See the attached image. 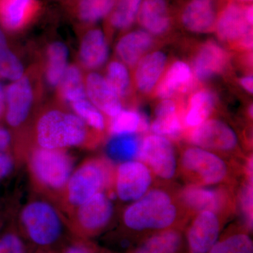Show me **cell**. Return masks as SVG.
<instances>
[{"label":"cell","instance_id":"6da1fadb","mask_svg":"<svg viewBox=\"0 0 253 253\" xmlns=\"http://www.w3.org/2000/svg\"><path fill=\"white\" fill-rule=\"evenodd\" d=\"M19 231L36 251L59 250L73 235L59 206L44 196L24 205L20 212Z\"/></svg>","mask_w":253,"mask_h":253},{"label":"cell","instance_id":"7a4b0ae2","mask_svg":"<svg viewBox=\"0 0 253 253\" xmlns=\"http://www.w3.org/2000/svg\"><path fill=\"white\" fill-rule=\"evenodd\" d=\"M90 128L74 113L58 108L42 112L33 131V146L46 149L68 150L87 144Z\"/></svg>","mask_w":253,"mask_h":253},{"label":"cell","instance_id":"3957f363","mask_svg":"<svg viewBox=\"0 0 253 253\" xmlns=\"http://www.w3.org/2000/svg\"><path fill=\"white\" fill-rule=\"evenodd\" d=\"M26 160L33 185L41 195L58 204L74 169V158L68 150L33 146Z\"/></svg>","mask_w":253,"mask_h":253},{"label":"cell","instance_id":"277c9868","mask_svg":"<svg viewBox=\"0 0 253 253\" xmlns=\"http://www.w3.org/2000/svg\"><path fill=\"white\" fill-rule=\"evenodd\" d=\"M114 169L108 160L89 158L74 168L58 206L66 214L113 186ZM67 216V215H66Z\"/></svg>","mask_w":253,"mask_h":253},{"label":"cell","instance_id":"5b68a950","mask_svg":"<svg viewBox=\"0 0 253 253\" xmlns=\"http://www.w3.org/2000/svg\"><path fill=\"white\" fill-rule=\"evenodd\" d=\"M178 217V209L169 194L161 189L146 193L125 210V226L134 232H158L171 229Z\"/></svg>","mask_w":253,"mask_h":253},{"label":"cell","instance_id":"8992f818","mask_svg":"<svg viewBox=\"0 0 253 253\" xmlns=\"http://www.w3.org/2000/svg\"><path fill=\"white\" fill-rule=\"evenodd\" d=\"M114 212L111 198L106 193L100 192L73 210L66 219L73 236L89 240L109 226Z\"/></svg>","mask_w":253,"mask_h":253},{"label":"cell","instance_id":"52a82bcc","mask_svg":"<svg viewBox=\"0 0 253 253\" xmlns=\"http://www.w3.org/2000/svg\"><path fill=\"white\" fill-rule=\"evenodd\" d=\"M181 166L187 175L202 185L220 184L229 176V166L222 158L197 146L184 150Z\"/></svg>","mask_w":253,"mask_h":253},{"label":"cell","instance_id":"ba28073f","mask_svg":"<svg viewBox=\"0 0 253 253\" xmlns=\"http://www.w3.org/2000/svg\"><path fill=\"white\" fill-rule=\"evenodd\" d=\"M138 159L165 180L172 179L177 169L174 146L168 138L152 134L141 141Z\"/></svg>","mask_w":253,"mask_h":253},{"label":"cell","instance_id":"9c48e42d","mask_svg":"<svg viewBox=\"0 0 253 253\" xmlns=\"http://www.w3.org/2000/svg\"><path fill=\"white\" fill-rule=\"evenodd\" d=\"M152 183V174L141 161L120 163L113 174L115 194L123 202H134L149 191Z\"/></svg>","mask_w":253,"mask_h":253},{"label":"cell","instance_id":"30bf717a","mask_svg":"<svg viewBox=\"0 0 253 253\" xmlns=\"http://www.w3.org/2000/svg\"><path fill=\"white\" fill-rule=\"evenodd\" d=\"M219 40L235 43L245 49L253 48V23L248 19L246 7L235 3L227 5L216 21Z\"/></svg>","mask_w":253,"mask_h":253},{"label":"cell","instance_id":"8fae6325","mask_svg":"<svg viewBox=\"0 0 253 253\" xmlns=\"http://www.w3.org/2000/svg\"><path fill=\"white\" fill-rule=\"evenodd\" d=\"M35 101L31 78L23 76L5 87L4 116L10 128L18 129L29 118Z\"/></svg>","mask_w":253,"mask_h":253},{"label":"cell","instance_id":"7c38bea8","mask_svg":"<svg viewBox=\"0 0 253 253\" xmlns=\"http://www.w3.org/2000/svg\"><path fill=\"white\" fill-rule=\"evenodd\" d=\"M189 140L197 147L216 152H230L239 144L232 128L217 119H208L194 127L190 134Z\"/></svg>","mask_w":253,"mask_h":253},{"label":"cell","instance_id":"4fadbf2b","mask_svg":"<svg viewBox=\"0 0 253 253\" xmlns=\"http://www.w3.org/2000/svg\"><path fill=\"white\" fill-rule=\"evenodd\" d=\"M219 215L212 211L199 212L193 219L186 232L189 253H208L220 236Z\"/></svg>","mask_w":253,"mask_h":253},{"label":"cell","instance_id":"5bb4252c","mask_svg":"<svg viewBox=\"0 0 253 253\" xmlns=\"http://www.w3.org/2000/svg\"><path fill=\"white\" fill-rule=\"evenodd\" d=\"M180 199L186 208L197 212L208 211L222 214L230 206V199L225 190L198 184L184 188L181 191Z\"/></svg>","mask_w":253,"mask_h":253},{"label":"cell","instance_id":"9a60e30c","mask_svg":"<svg viewBox=\"0 0 253 253\" xmlns=\"http://www.w3.org/2000/svg\"><path fill=\"white\" fill-rule=\"evenodd\" d=\"M229 54L217 42L209 41L201 46L193 62V71L200 81L219 76L227 68Z\"/></svg>","mask_w":253,"mask_h":253},{"label":"cell","instance_id":"2e32d148","mask_svg":"<svg viewBox=\"0 0 253 253\" xmlns=\"http://www.w3.org/2000/svg\"><path fill=\"white\" fill-rule=\"evenodd\" d=\"M86 98L103 114L113 118L123 109L122 101L104 76L90 72L84 78Z\"/></svg>","mask_w":253,"mask_h":253},{"label":"cell","instance_id":"e0dca14e","mask_svg":"<svg viewBox=\"0 0 253 253\" xmlns=\"http://www.w3.org/2000/svg\"><path fill=\"white\" fill-rule=\"evenodd\" d=\"M109 46L104 32L94 28L82 38L78 59L82 67L94 71L102 67L109 59Z\"/></svg>","mask_w":253,"mask_h":253},{"label":"cell","instance_id":"ac0fdd59","mask_svg":"<svg viewBox=\"0 0 253 253\" xmlns=\"http://www.w3.org/2000/svg\"><path fill=\"white\" fill-rule=\"evenodd\" d=\"M39 9L37 0H0V26L16 33L29 24Z\"/></svg>","mask_w":253,"mask_h":253},{"label":"cell","instance_id":"d6986e66","mask_svg":"<svg viewBox=\"0 0 253 253\" xmlns=\"http://www.w3.org/2000/svg\"><path fill=\"white\" fill-rule=\"evenodd\" d=\"M154 44L153 37L144 30L126 33L118 41L116 53L118 59L126 66L134 67L147 54Z\"/></svg>","mask_w":253,"mask_h":253},{"label":"cell","instance_id":"ffe728a7","mask_svg":"<svg viewBox=\"0 0 253 253\" xmlns=\"http://www.w3.org/2000/svg\"><path fill=\"white\" fill-rule=\"evenodd\" d=\"M216 21L215 9L211 0H191L181 15V22L184 27L199 34L212 31Z\"/></svg>","mask_w":253,"mask_h":253},{"label":"cell","instance_id":"44dd1931","mask_svg":"<svg viewBox=\"0 0 253 253\" xmlns=\"http://www.w3.org/2000/svg\"><path fill=\"white\" fill-rule=\"evenodd\" d=\"M167 56L161 51L145 55L136 65L135 83L141 92H151L157 85L164 72Z\"/></svg>","mask_w":253,"mask_h":253},{"label":"cell","instance_id":"7402d4cb","mask_svg":"<svg viewBox=\"0 0 253 253\" xmlns=\"http://www.w3.org/2000/svg\"><path fill=\"white\" fill-rule=\"evenodd\" d=\"M194 73L184 61H176L158 82L156 95L161 99H171L178 92H184L193 84Z\"/></svg>","mask_w":253,"mask_h":253},{"label":"cell","instance_id":"603a6c76","mask_svg":"<svg viewBox=\"0 0 253 253\" xmlns=\"http://www.w3.org/2000/svg\"><path fill=\"white\" fill-rule=\"evenodd\" d=\"M138 19L144 31L151 36H161L170 26L166 0H142Z\"/></svg>","mask_w":253,"mask_h":253},{"label":"cell","instance_id":"cb8c5ba5","mask_svg":"<svg viewBox=\"0 0 253 253\" xmlns=\"http://www.w3.org/2000/svg\"><path fill=\"white\" fill-rule=\"evenodd\" d=\"M156 135L177 139L182 131V123L175 103L171 99H163L155 109V119L150 126Z\"/></svg>","mask_w":253,"mask_h":253},{"label":"cell","instance_id":"d4e9b609","mask_svg":"<svg viewBox=\"0 0 253 253\" xmlns=\"http://www.w3.org/2000/svg\"><path fill=\"white\" fill-rule=\"evenodd\" d=\"M182 245L181 231L171 228L151 234L131 253H179Z\"/></svg>","mask_w":253,"mask_h":253},{"label":"cell","instance_id":"484cf974","mask_svg":"<svg viewBox=\"0 0 253 253\" xmlns=\"http://www.w3.org/2000/svg\"><path fill=\"white\" fill-rule=\"evenodd\" d=\"M68 49L61 42H54L46 50L45 78L51 87L56 88L68 66Z\"/></svg>","mask_w":253,"mask_h":253},{"label":"cell","instance_id":"4316f807","mask_svg":"<svg viewBox=\"0 0 253 253\" xmlns=\"http://www.w3.org/2000/svg\"><path fill=\"white\" fill-rule=\"evenodd\" d=\"M141 141L136 134L111 135L106 145V153L111 161L118 163L137 158Z\"/></svg>","mask_w":253,"mask_h":253},{"label":"cell","instance_id":"83f0119b","mask_svg":"<svg viewBox=\"0 0 253 253\" xmlns=\"http://www.w3.org/2000/svg\"><path fill=\"white\" fill-rule=\"evenodd\" d=\"M215 104V96L212 91L203 89L195 93L190 100L189 109L184 118V125L194 128L207 121Z\"/></svg>","mask_w":253,"mask_h":253},{"label":"cell","instance_id":"f1b7e54d","mask_svg":"<svg viewBox=\"0 0 253 253\" xmlns=\"http://www.w3.org/2000/svg\"><path fill=\"white\" fill-rule=\"evenodd\" d=\"M56 88L59 97L68 104L86 98L84 78L81 68L77 65H68Z\"/></svg>","mask_w":253,"mask_h":253},{"label":"cell","instance_id":"f546056e","mask_svg":"<svg viewBox=\"0 0 253 253\" xmlns=\"http://www.w3.org/2000/svg\"><path fill=\"white\" fill-rule=\"evenodd\" d=\"M24 76V67L10 49L4 32L0 29V78L12 82Z\"/></svg>","mask_w":253,"mask_h":253},{"label":"cell","instance_id":"4dcf8cb0","mask_svg":"<svg viewBox=\"0 0 253 253\" xmlns=\"http://www.w3.org/2000/svg\"><path fill=\"white\" fill-rule=\"evenodd\" d=\"M142 0H118L111 11L110 24L123 31L131 27L139 14Z\"/></svg>","mask_w":253,"mask_h":253},{"label":"cell","instance_id":"1f68e13d","mask_svg":"<svg viewBox=\"0 0 253 253\" xmlns=\"http://www.w3.org/2000/svg\"><path fill=\"white\" fill-rule=\"evenodd\" d=\"M208 253H253V242L247 232L237 231L219 238Z\"/></svg>","mask_w":253,"mask_h":253},{"label":"cell","instance_id":"d6a6232c","mask_svg":"<svg viewBox=\"0 0 253 253\" xmlns=\"http://www.w3.org/2000/svg\"><path fill=\"white\" fill-rule=\"evenodd\" d=\"M105 79L121 99L126 98L131 87V78L126 64L120 61H112L106 68Z\"/></svg>","mask_w":253,"mask_h":253},{"label":"cell","instance_id":"836d02e7","mask_svg":"<svg viewBox=\"0 0 253 253\" xmlns=\"http://www.w3.org/2000/svg\"><path fill=\"white\" fill-rule=\"evenodd\" d=\"M116 2V0H80L78 17L86 23L97 22L112 11Z\"/></svg>","mask_w":253,"mask_h":253},{"label":"cell","instance_id":"e575fe53","mask_svg":"<svg viewBox=\"0 0 253 253\" xmlns=\"http://www.w3.org/2000/svg\"><path fill=\"white\" fill-rule=\"evenodd\" d=\"M70 106L73 113L81 118L90 129L96 132H103L106 129L104 114L95 107L87 98L71 103Z\"/></svg>","mask_w":253,"mask_h":253},{"label":"cell","instance_id":"d590c367","mask_svg":"<svg viewBox=\"0 0 253 253\" xmlns=\"http://www.w3.org/2000/svg\"><path fill=\"white\" fill-rule=\"evenodd\" d=\"M141 124L140 112L134 110L123 109L111 118L109 130L111 135L136 134L139 131Z\"/></svg>","mask_w":253,"mask_h":253},{"label":"cell","instance_id":"8d00e7d4","mask_svg":"<svg viewBox=\"0 0 253 253\" xmlns=\"http://www.w3.org/2000/svg\"><path fill=\"white\" fill-rule=\"evenodd\" d=\"M0 253H28V244L19 230L11 228L1 235Z\"/></svg>","mask_w":253,"mask_h":253},{"label":"cell","instance_id":"74e56055","mask_svg":"<svg viewBox=\"0 0 253 253\" xmlns=\"http://www.w3.org/2000/svg\"><path fill=\"white\" fill-rule=\"evenodd\" d=\"M59 253H101L89 240L71 236L61 246Z\"/></svg>","mask_w":253,"mask_h":253},{"label":"cell","instance_id":"f35d334b","mask_svg":"<svg viewBox=\"0 0 253 253\" xmlns=\"http://www.w3.org/2000/svg\"><path fill=\"white\" fill-rule=\"evenodd\" d=\"M252 174L249 176V181L245 184L240 199V204L249 229L253 226V179Z\"/></svg>","mask_w":253,"mask_h":253},{"label":"cell","instance_id":"ab89813d","mask_svg":"<svg viewBox=\"0 0 253 253\" xmlns=\"http://www.w3.org/2000/svg\"><path fill=\"white\" fill-rule=\"evenodd\" d=\"M14 167V158L11 152H0V180L9 175Z\"/></svg>","mask_w":253,"mask_h":253},{"label":"cell","instance_id":"60d3db41","mask_svg":"<svg viewBox=\"0 0 253 253\" xmlns=\"http://www.w3.org/2000/svg\"><path fill=\"white\" fill-rule=\"evenodd\" d=\"M12 140L11 131L4 126H0V152H10Z\"/></svg>","mask_w":253,"mask_h":253},{"label":"cell","instance_id":"b9f144b4","mask_svg":"<svg viewBox=\"0 0 253 253\" xmlns=\"http://www.w3.org/2000/svg\"><path fill=\"white\" fill-rule=\"evenodd\" d=\"M240 84L249 94L253 92V78L252 76H246L240 80Z\"/></svg>","mask_w":253,"mask_h":253},{"label":"cell","instance_id":"7bdbcfd3","mask_svg":"<svg viewBox=\"0 0 253 253\" xmlns=\"http://www.w3.org/2000/svg\"><path fill=\"white\" fill-rule=\"evenodd\" d=\"M5 110V87L0 82V118L4 113Z\"/></svg>","mask_w":253,"mask_h":253},{"label":"cell","instance_id":"ee69618b","mask_svg":"<svg viewBox=\"0 0 253 253\" xmlns=\"http://www.w3.org/2000/svg\"><path fill=\"white\" fill-rule=\"evenodd\" d=\"M249 113L250 115H251V116H253V106H250Z\"/></svg>","mask_w":253,"mask_h":253},{"label":"cell","instance_id":"f6af8a7d","mask_svg":"<svg viewBox=\"0 0 253 253\" xmlns=\"http://www.w3.org/2000/svg\"><path fill=\"white\" fill-rule=\"evenodd\" d=\"M45 253H59L57 251H46Z\"/></svg>","mask_w":253,"mask_h":253},{"label":"cell","instance_id":"bcb514c9","mask_svg":"<svg viewBox=\"0 0 253 253\" xmlns=\"http://www.w3.org/2000/svg\"><path fill=\"white\" fill-rule=\"evenodd\" d=\"M46 251H36L35 253H45Z\"/></svg>","mask_w":253,"mask_h":253},{"label":"cell","instance_id":"7dc6e473","mask_svg":"<svg viewBox=\"0 0 253 253\" xmlns=\"http://www.w3.org/2000/svg\"><path fill=\"white\" fill-rule=\"evenodd\" d=\"M243 1H251V0H243Z\"/></svg>","mask_w":253,"mask_h":253}]
</instances>
